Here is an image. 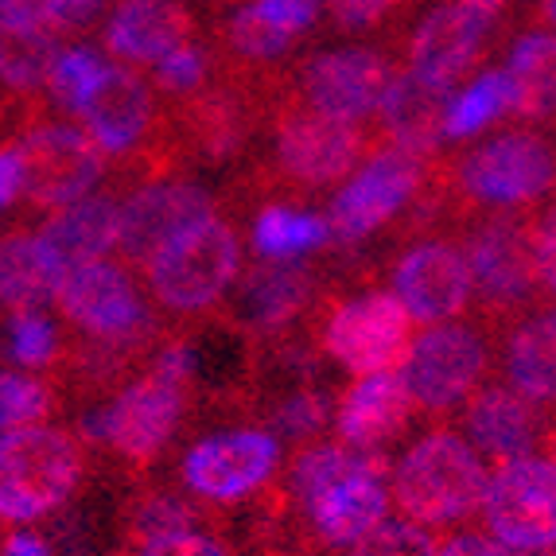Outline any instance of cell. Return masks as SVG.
Returning <instances> with one entry per match:
<instances>
[{
  "label": "cell",
  "instance_id": "27",
  "mask_svg": "<svg viewBox=\"0 0 556 556\" xmlns=\"http://www.w3.org/2000/svg\"><path fill=\"white\" fill-rule=\"evenodd\" d=\"M514 390L529 401H556V307L526 319L506 346Z\"/></svg>",
  "mask_w": 556,
  "mask_h": 556
},
{
  "label": "cell",
  "instance_id": "20",
  "mask_svg": "<svg viewBox=\"0 0 556 556\" xmlns=\"http://www.w3.org/2000/svg\"><path fill=\"white\" fill-rule=\"evenodd\" d=\"M191 12L179 0H121L105 24V47L125 66H156L191 43Z\"/></svg>",
  "mask_w": 556,
  "mask_h": 556
},
{
  "label": "cell",
  "instance_id": "36",
  "mask_svg": "<svg viewBox=\"0 0 556 556\" xmlns=\"http://www.w3.org/2000/svg\"><path fill=\"white\" fill-rule=\"evenodd\" d=\"M51 408H55V397H51L47 381L31 378V374L0 370V437L16 432V428L43 425Z\"/></svg>",
  "mask_w": 556,
  "mask_h": 556
},
{
  "label": "cell",
  "instance_id": "16",
  "mask_svg": "<svg viewBox=\"0 0 556 556\" xmlns=\"http://www.w3.org/2000/svg\"><path fill=\"white\" fill-rule=\"evenodd\" d=\"M393 296L408 307L413 319L440 324V319L459 316L471 300V269H467L464 250L452 241H420L397 261L393 273Z\"/></svg>",
  "mask_w": 556,
  "mask_h": 556
},
{
  "label": "cell",
  "instance_id": "50",
  "mask_svg": "<svg viewBox=\"0 0 556 556\" xmlns=\"http://www.w3.org/2000/svg\"><path fill=\"white\" fill-rule=\"evenodd\" d=\"M0 556H51V548H47V541L36 538V533H12V538L0 545Z\"/></svg>",
  "mask_w": 556,
  "mask_h": 556
},
{
  "label": "cell",
  "instance_id": "7",
  "mask_svg": "<svg viewBox=\"0 0 556 556\" xmlns=\"http://www.w3.org/2000/svg\"><path fill=\"white\" fill-rule=\"evenodd\" d=\"M24 152V199L43 211H63L90 195V187L102 179L105 152L75 125H36L20 140Z\"/></svg>",
  "mask_w": 556,
  "mask_h": 556
},
{
  "label": "cell",
  "instance_id": "25",
  "mask_svg": "<svg viewBox=\"0 0 556 556\" xmlns=\"http://www.w3.org/2000/svg\"><path fill=\"white\" fill-rule=\"evenodd\" d=\"M117 233H121V203L113 199H78V203L63 206L43 223L39 241H43L51 257L71 269V265H83V261H98L110 250H117Z\"/></svg>",
  "mask_w": 556,
  "mask_h": 556
},
{
  "label": "cell",
  "instance_id": "9",
  "mask_svg": "<svg viewBox=\"0 0 556 556\" xmlns=\"http://www.w3.org/2000/svg\"><path fill=\"white\" fill-rule=\"evenodd\" d=\"M556 184V152L533 132H506L459 164V187L479 203L518 206Z\"/></svg>",
  "mask_w": 556,
  "mask_h": 556
},
{
  "label": "cell",
  "instance_id": "46",
  "mask_svg": "<svg viewBox=\"0 0 556 556\" xmlns=\"http://www.w3.org/2000/svg\"><path fill=\"white\" fill-rule=\"evenodd\" d=\"M280 425H285L292 437L316 432V428L324 425V401H319L316 393H304V397L288 401V405L280 408Z\"/></svg>",
  "mask_w": 556,
  "mask_h": 556
},
{
  "label": "cell",
  "instance_id": "18",
  "mask_svg": "<svg viewBox=\"0 0 556 556\" xmlns=\"http://www.w3.org/2000/svg\"><path fill=\"white\" fill-rule=\"evenodd\" d=\"M152 113H156L152 86L132 66L110 63L78 117L86 121V132L98 149L121 156V152H132L144 140V132L152 129Z\"/></svg>",
  "mask_w": 556,
  "mask_h": 556
},
{
  "label": "cell",
  "instance_id": "14",
  "mask_svg": "<svg viewBox=\"0 0 556 556\" xmlns=\"http://www.w3.org/2000/svg\"><path fill=\"white\" fill-rule=\"evenodd\" d=\"M362 152V132L351 121H334L312 105H292L277 125V156L300 184L324 187L343 179Z\"/></svg>",
  "mask_w": 556,
  "mask_h": 556
},
{
  "label": "cell",
  "instance_id": "30",
  "mask_svg": "<svg viewBox=\"0 0 556 556\" xmlns=\"http://www.w3.org/2000/svg\"><path fill=\"white\" fill-rule=\"evenodd\" d=\"M386 455L378 452H362L351 444H319L312 452H304L292 467V482L304 502H312L316 494H324L327 486H334L339 479H351V475H386Z\"/></svg>",
  "mask_w": 556,
  "mask_h": 556
},
{
  "label": "cell",
  "instance_id": "49",
  "mask_svg": "<svg viewBox=\"0 0 556 556\" xmlns=\"http://www.w3.org/2000/svg\"><path fill=\"white\" fill-rule=\"evenodd\" d=\"M110 0H63L59 12V31H86L90 24H98V16L105 12Z\"/></svg>",
  "mask_w": 556,
  "mask_h": 556
},
{
  "label": "cell",
  "instance_id": "32",
  "mask_svg": "<svg viewBox=\"0 0 556 556\" xmlns=\"http://www.w3.org/2000/svg\"><path fill=\"white\" fill-rule=\"evenodd\" d=\"M502 113H510V83H506V71H486L464 93H455L452 102H447L444 137L464 140L471 132H482Z\"/></svg>",
  "mask_w": 556,
  "mask_h": 556
},
{
  "label": "cell",
  "instance_id": "12",
  "mask_svg": "<svg viewBox=\"0 0 556 556\" xmlns=\"http://www.w3.org/2000/svg\"><path fill=\"white\" fill-rule=\"evenodd\" d=\"M420 187V160L401 149H386L362 167L358 176L346 179V187L331 203V226L334 238L362 241L370 238L378 226H386L401 206L413 199Z\"/></svg>",
  "mask_w": 556,
  "mask_h": 556
},
{
  "label": "cell",
  "instance_id": "42",
  "mask_svg": "<svg viewBox=\"0 0 556 556\" xmlns=\"http://www.w3.org/2000/svg\"><path fill=\"white\" fill-rule=\"evenodd\" d=\"M253 12L261 20H269L273 28L288 31V36H300L316 24L319 16V0H253Z\"/></svg>",
  "mask_w": 556,
  "mask_h": 556
},
{
  "label": "cell",
  "instance_id": "10",
  "mask_svg": "<svg viewBox=\"0 0 556 556\" xmlns=\"http://www.w3.org/2000/svg\"><path fill=\"white\" fill-rule=\"evenodd\" d=\"M486 370V343L479 331L459 324H440L413 339L401 378L413 401L425 408H452L475 390V381Z\"/></svg>",
  "mask_w": 556,
  "mask_h": 556
},
{
  "label": "cell",
  "instance_id": "45",
  "mask_svg": "<svg viewBox=\"0 0 556 556\" xmlns=\"http://www.w3.org/2000/svg\"><path fill=\"white\" fill-rule=\"evenodd\" d=\"M20 195H24V152L20 140H9L0 144V214L16 206Z\"/></svg>",
  "mask_w": 556,
  "mask_h": 556
},
{
  "label": "cell",
  "instance_id": "6",
  "mask_svg": "<svg viewBox=\"0 0 556 556\" xmlns=\"http://www.w3.org/2000/svg\"><path fill=\"white\" fill-rule=\"evenodd\" d=\"M413 324L408 307L390 292L346 300L327 324V351L334 362L358 378L370 374H401L408 351H413Z\"/></svg>",
  "mask_w": 556,
  "mask_h": 556
},
{
  "label": "cell",
  "instance_id": "31",
  "mask_svg": "<svg viewBox=\"0 0 556 556\" xmlns=\"http://www.w3.org/2000/svg\"><path fill=\"white\" fill-rule=\"evenodd\" d=\"M327 233H331V226H327V218H319V214L269 206V211L257 218V226H253V245H257L261 257L292 261V257H304V253L319 250L327 241Z\"/></svg>",
  "mask_w": 556,
  "mask_h": 556
},
{
  "label": "cell",
  "instance_id": "40",
  "mask_svg": "<svg viewBox=\"0 0 556 556\" xmlns=\"http://www.w3.org/2000/svg\"><path fill=\"white\" fill-rule=\"evenodd\" d=\"M195 526V514L191 506H184L179 498L172 494H156V498L140 502L137 518H132V529H137V538H156V533H172V529H191Z\"/></svg>",
  "mask_w": 556,
  "mask_h": 556
},
{
  "label": "cell",
  "instance_id": "19",
  "mask_svg": "<svg viewBox=\"0 0 556 556\" xmlns=\"http://www.w3.org/2000/svg\"><path fill=\"white\" fill-rule=\"evenodd\" d=\"M467 269H471V292H479L491 304H518L538 285L529 230H521L510 218L486 223L467 241Z\"/></svg>",
  "mask_w": 556,
  "mask_h": 556
},
{
  "label": "cell",
  "instance_id": "28",
  "mask_svg": "<svg viewBox=\"0 0 556 556\" xmlns=\"http://www.w3.org/2000/svg\"><path fill=\"white\" fill-rule=\"evenodd\" d=\"M510 110L521 117L556 113V36H526L510 51L506 66Z\"/></svg>",
  "mask_w": 556,
  "mask_h": 556
},
{
  "label": "cell",
  "instance_id": "34",
  "mask_svg": "<svg viewBox=\"0 0 556 556\" xmlns=\"http://www.w3.org/2000/svg\"><path fill=\"white\" fill-rule=\"evenodd\" d=\"M105 66L110 63L98 51H90V47H66V51H59L55 66L47 75V86H51V98H55L59 110L83 113L90 93L102 83Z\"/></svg>",
  "mask_w": 556,
  "mask_h": 556
},
{
  "label": "cell",
  "instance_id": "15",
  "mask_svg": "<svg viewBox=\"0 0 556 556\" xmlns=\"http://www.w3.org/2000/svg\"><path fill=\"white\" fill-rule=\"evenodd\" d=\"M491 20L494 16L471 9L467 0H447L432 9L417 24V36L408 43V71L425 83L452 90L482 55Z\"/></svg>",
  "mask_w": 556,
  "mask_h": 556
},
{
  "label": "cell",
  "instance_id": "13",
  "mask_svg": "<svg viewBox=\"0 0 556 556\" xmlns=\"http://www.w3.org/2000/svg\"><path fill=\"white\" fill-rule=\"evenodd\" d=\"M390 83H393L390 59L370 51V47L324 51V55L307 59L304 66L307 105L334 121H351V125L378 113Z\"/></svg>",
  "mask_w": 556,
  "mask_h": 556
},
{
  "label": "cell",
  "instance_id": "23",
  "mask_svg": "<svg viewBox=\"0 0 556 556\" xmlns=\"http://www.w3.org/2000/svg\"><path fill=\"white\" fill-rule=\"evenodd\" d=\"M390 491H386V475H351L327 486L324 494L307 502L312 521H316L319 538L331 545H354L370 529H378L390 518Z\"/></svg>",
  "mask_w": 556,
  "mask_h": 556
},
{
  "label": "cell",
  "instance_id": "29",
  "mask_svg": "<svg viewBox=\"0 0 556 556\" xmlns=\"http://www.w3.org/2000/svg\"><path fill=\"white\" fill-rule=\"evenodd\" d=\"M59 51L63 47H59L55 31L0 24V86L16 93H31L47 86Z\"/></svg>",
  "mask_w": 556,
  "mask_h": 556
},
{
  "label": "cell",
  "instance_id": "35",
  "mask_svg": "<svg viewBox=\"0 0 556 556\" xmlns=\"http://www.w3.org/2000/svg\"><path fill=\"white\" fill-rule=\"evenodd\" d=\"M4 351L20 370H43L59 358V331L43 307H20L4 327Z\"/></svg>",
  "mask_w": 556,
  "mask_h": 556
},
{
  "label": "cell",
  "instance_id": "53",
  "mask_svg": "<svg viewBox=\"0 0 556 556\" xmlns=\"http://www.w3.org/2000/svg\"><path fill=\"white\" fill-rule=\"evenodd\" d=\"M553 16H556V0H553Z\"/></svg>",
  "mask_w": 556,
  "mask_h": 556
},
{
  "label": "cell",
  "instance_id": "43",
  "mask_svg": "<svg viewBox=\"0 0 556 556\" xmlns=\"http://www.w3.org/2000/svg\"><path fill=\"white\" fill-rule=\"evenodd\" d=\"M63 0H0V24L12 28H43L59 31Z\"/></svg>",
  "mask_w": 556,
  "mask_h": 556
},
{
  "label": "cell",
  "instance_id": "21",
  "mask_svg": "<svg viewBox=\"0 0 556 556\" xmlns=\"http://www.w3.org/2000/svg\"><path fill=\"white\" fill-rule=\"evenodd\" d=\"M413 405L417 401H413L401 374H370V378H358L346 390L334 425H339L343 444L362 447V452H378V444H390L408 425Z\"/></svg>",
  "mask_w": 556,
  "mask_h": 556
},
{
  "label": "cell",
  "instance_id": "22",
  "mask_svg": "<svg viewBox=\"0 0 556 556\" xmlns=\"http://www.w3.org/2000/svg\"><path fill=\"white\" fill-rule=\"evenodd\" d=\"M447 102H452V90L425 83V78H417L408 71V75H393L378 113L386 132L393 137V144L420 160L444 140Z\"/></svg>",
  "mask_w": 556,
  "mask_h": 556
},
{
  "label": "cell",
  "instance_id": "8",
  "mask_svg": "<svg viewBox=\"0 0 556 556\" xmlns=\"http://www.w3.org/2000/svg\"><path fill=\"white\" fill-rule=\"evenodd\" d=\"M51 300L63 312V319L83 327L93 339H105V343H125L149 324V312L140 304L129 273L105 257L63 269Z\"/></svg>",
  "mask_w": 556,
  "mask_h": 556
},
{
  "label": "cell",
  "instance_id": "48",
  "mask_svg": "<svg viewBox=\"0 0 556 556\" xmlns=\"http://www.w3.org/2000/svg\"><path fill=\"white\" fill-rule=\"evenodd\" d=\"M437 556H538V553H518V548H506L494 538H479V533H464V538H452L440 545Z\"/></svg>",
  "mask_w": 556,
  "mask_h": 556
},
{
  "label": "cell",
  "instance_id": "24",
  "mask_svg": "<svg viewBox=\"0 0 556 556\" xmlns=\"http://www.w3.org/2000/svg\"><path fill=\"white\" fill-rule=\"evenodd\" d=\"M464 428L471 437V447L482 455H494L498 464L529 455V447L538 444V413L533 401L521 397L518 390H482L471 397L464 413Z\"/></svg>",
  "mask_w": 556,
  "mask_h": 556
},
{
  "label": "cell",
  "instance_id": "44",
  "mask_svg": "<svg viewBox=\"0 0 556 556\" xmlns=\"http://www.w3.org/2000/svg\"><path fill=\"white\" fill-rule=\"evenodd\" d=\"M529 250H533L538 280L556 292V206L541 214L538 226H529Z\"/></svg>",
  "mask_w": 556,
  "mask_h": 556
},
{
  "label": "cell",
  "instance_id": "5",
  "mask_svg": "<svg viewBox=\"0 0 556 556\" xmlns=\"http://www.w3.org/2000/svg\"><path fill=\"white\" fill-rule=\"evenodd\" d=\"M482 514L494 541L518 553H545L556 545V464L518 455L486 482Z\"/></svg>",
  "mask_w": 556,
  "mask_h": 556
},
{
  "label": "cell",
  "instance_id": "52",
  "mask_svg": "<svg viewBox=\"0 0 556 556\" xmlns=\"http://www.w3.org/2000/svg\"><path fill=\"white\" fill-rule=\"evenodd\" d=\"M553 464H556V437H553Z\"/></svg>",
  "mask_w": 556,
  "mask_h": 556
},
{
  "label": "cell",
  "instance_id": "37",
  "mask_svg": "<svg viewBox=\"0 0 556 556\" xmlns=\"http://www.w3.org/2000/svg\"><path fill=\"white\" fill-rule=\"evenodd\" d=\"M440 545L417 521H381L378 529H370L362 541L351 545V556H437Z\"/></svg>",
  "mask_w": 556,
  "mask_h": 556
},
{
  "label": "cell",
  "instance_id": "11",
  "mask_svg": "<svg viewBox=\"0 0 556 556\" xmlns=\"http://www.w3.org/2000/svg\"><path fill=\"white\" fill-rule=\"evenodd\" d=\"M277 459H280V444L269 432H257V428L223 432V437L199 440L184 455V482L199 498L238 502L269 479Z\"/></svg>",
  "mask_w": 556,
  "mask_h": 556
},
{
  "label": "cell",
  "instance_id": "33",
  "mask_svg": "<svg viewBox=\"0 0 556 556\" xmlns=\"http://www.w3.org/2000/svg\"><path fill=\"white\" fill-rule=\"evenodd\" d=\"M307 292V277L285 261H273L265 269H257L245 280V312L257 324H280L285 316H292Z\"/></svg>",
  "mask_w": 556,
  "mask_h": 556
},
{
  "label": "cell",
  "instance_id": "47",
  "mask_svg": "<svg viewBox=\"0 0 556 556\" xmlns=\"http://www.w3.org/2000/svg\"><path fill=\"white\" fill-rule=\"evenodd\" d=\"M393 4H401V0H331V12L346 28H370Z\"/></svg>",
  "mask_w": 556,
  "mask_h": 556
},
{
  "label": "cell",
  "instance_id": "41",
  "mask_svg": "<svg viewBox=\"0 0 556 556\" xmlns=\"http://www.w3.org/2000/svg\"><path fill=\"white\" fill-rule=\"evenodd\" d=\"M137 556H230L223 541L206 538L199 529H172V533H156V538L140 541Z\"/></svg>",
  "mask_w": 556,
  "mask_h": 556
},
{
  "label": "cell",
  "instance_id": "1",
  "mask_svg": "<svg viewBox=\"0 0 556 556\" xmlns=\"http://www.w3.org/2000/svg\"><path fill=\"white\" fill-rule=\"evenodd\" d=\"M486 467L479 452L455 432H428L408 447L393 471L397 510L417 526H444L482 510L486 498Z\"/></svg>",
  "mask_w": 556,
  "mask_h": 556
},
{
  "label": "cell",
  "instance_id": "51",
  "mask_svg": "<svg viewBox=\"0 0 556 556\" xmlns=\"http://www.w3.org/2000/svg\"><path fill=\"white\" fill-rule=\"evenodd\" d=\"M467 4H471V9H479V12H486V16H498L506 0H467Z\"/></svg>",
  "mask_w": 556,
  "mask_h": 556
},
{
  "label": "cell",
  "instance_id": "4",
  "mask_svg": "<svg viewBox=\"0 0 556 556\" xmlns=\"http://www.w3.org/2000/svg\"><path fill=\"white\" fill-rule=\"evenodd\" d=\"M187 374H191V358L184 346L164 351L156 370L132 381L129 390H121L117 401L90 420V432L132 464H152L179 425Z\"/></svg>",
  "mask_w": 556,
  "mask_h": 556
},
{
  "label": "cell",
  "instance_id": "38",
  "mask_svg": "<svg viewBox=\"0 0 556 556\" xmlns=\"http://www.w3.org/2000/svg\"><path fill=\"white\" fill-rule=\"evenodd\" d=\"M230 43L238 47L245 59H277L296 43V36L273 28L269 20H261L250 4V9H241L238 16L230 20Z\"/></svg>",
  "mask_w": 556,
  "mask_h": 556
},
{
  "label": "cell",
  "instance_id": "39",
  "mask_svg": "<svg viewBox=\"0 0 556 556\" xmlns=\"http://www.w3.org/2000/svg\"><path fill=\"white\" fill-rule=\"evenodd\" d=\"M152 75H156L160 90H167V93H195L206 75V59L199 47L184 43V47H176L172 55L160 59V63L152 66Z\"/></svg>",
  "mask_w": 556,
  "mask_h": 556
},
{
  "label": "cell",
  "instance_id": "2",
  "mask_svg": "<svg viewBox=\"0 0 556 556\" xmlns=\"http://www.w3.org/2000/svg\"><path fill=\"white\" fill-rule=\"evenodd\" d=\"M83 479V447L71 432L31 425L0 437V521L28 526L55 514Z\"/></svg>",
  "mask_w": 556,
  "mask_h": 556
},
{
  "label": "cell",
  "instance_id": "17",
  "mask_svg": "<svg viewBox=\"0 0 556 556\" xmlns=\"http://www.w3.org/2000/svg\"><path fill=\"white\" fill-rule=\"evenodd\" d=\"M214 214V203L195 184H149L140 187L129 203H121V233L117 250L129 261H144L176 238L179 230L195 226L199 218Z\"/></svg>",
  "mask_w": 556,
  "mask_h": 556
},
{
  "label": "cell",
  "instance_id": "26",
  "mask_svg": "<svg viewBox=\"0 0 556 556\" xmlns=\"http://www.w3.org/2000/svg\"><path fill=\"white\" fill-rule=\"evenodd\" d=\"M63 265L51 257L39 233H4L0 238V307H43L55 296Z\"/></svg>",
  "mask_w": 556,
  "mask_h": 556
},
{
  "label": "cell",
  "instance_id": "3",
  "mask_svg": "<svg viewBox=\"0 0 556 556\" xmlns=\"http://www.w3.org/2000/svg\"><path fill=\"white\" fill-rule=\"evenodd\" d=\"M238 233L230 223L206 214L144 261V277L167 312H203L214 300H223L230 280L238 277Z\"/></svg>",
  "mask_w": 556,
  "mask_h": 556
}]
</instances>
